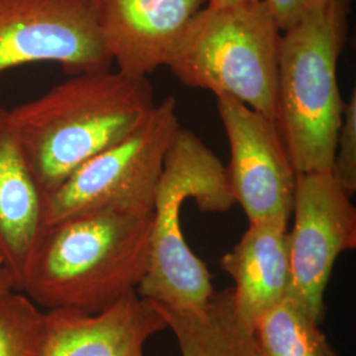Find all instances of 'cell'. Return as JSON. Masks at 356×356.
<instances>
[{"mask_svg": "<svg viewBox=\"0 0 356 356\" xmlns=\"http://www.w3.org/2000/svg\"><path fill=\"white\" fill-rule=\"evenodd\" d=\"M153 210L98 209L47 226L23 292L38 305L98 314L136 291L151 250Z\"/></svg>", "mask_w": 356, "mask_h": 356, "instance_id": "cell-1", "label": "cell"}, {"mask_svg": "<svg viewBox=\"0 0 356 356\" xmlns=\"http://www.w3.org/2000/svg\"><path fill=\"white\" fill-rule=\"evenodd\" d=\"M156 106L148 76L111 69L69 76L8 110L13 132L47 195L126 138Z\"/></svg>", "mask_w": 356, "mask_h": 356, "instance_id": "cell-2", "label": "cell"}, {"mask_svg": "<svg viewBox=\"0 0 356 356\" xmlns=\"http://www.w3.org/2000/svg\"><path fill=\"white\" fill-rule=\"evenodd\" d=\"M351 0H329L281 32L275 122L297 173L330 172L344 102L337 69Z\"/></svg>", "mask_w": 356, "mask_h": 356, "instance_id": "cell-3", "label": "cell"}, {"mask_svg": "<svg viewBox=\"0 0 356 356\" xmlns=\"http://www.w3.org/2000/svg\"><path fill=\"white\" fill-rule=\"evenodd\" d=\"M189 198L207 213H225L235 204L222 161L181 127L166 153L153 206L148 269L136 288L143 298L178 312L202 310L216 292L209 269L182 232V204Z\"/></svg>", "mask_w": 356, "mask_h": 356, "instance_id": "cell-4", "label": "cell"}, {"mask_svg": "<svg viewBox=\"0 0 356 356\" xmlns=\"http://www.w3.org/2000/svg\"><path fill=\"white\" fill-rule=\"evenodd\" d=\"M281 31L264 0L194 16L168 64L191 89L231 97L275 119Z\"/></svg>", "mask_w": 356, "mask_h": 356, "instance_id": "cell-5", "label": "cell"}, {"mask_svg": "<svg viewBox=\"0 0 356 356\" xmlns=\"http://www.w3.org/2000/svg\"><path fill=\"white\" fill-rule=\"evenodd\" d=\"M181 128L168 97L126 138L92 157L47 195V226L98 209L151 211L166 153Z\"/></svg>", "mask_w": 356, "mask_h": 356, "instance_id": "cell-6", "label": "cell"}, {"mask_svg": "<svg viewBox=\"0 0 356 356\" xmlns=\"http://www.w3.org/2000/svg\"><path fill=\"white\" fill-rule=\"evenodd\" d=\"M330 172L297 173L288 231L291 284L288 297L321 325L325 292L341 254L355 250L356 209Z\"/></svg>", "mask_w": 356, "mask_h": 356, "instance_id": "cell-7", "label": "cell"}, {"mask_svg": "<svg viewBox=\"0 0 356 356\" xmlns=\"http://www.w3.org/2000/svg\"><path fill=\"white\" fill-rule=\"evenodd\" d=\"M38 63L67 76L111 69L95 0H0V74Z\"/></svg>", "mask_w": 356, "mask_h": 356, "instance_id": "cell-8", "label": "cell"}, {"mask_svg": "<svg viewBox=\"0 0 356 356\" xmlns=\"http://www.w3.org/2000/svg\"><path fill=\"white\" fill-rule=\"evenodd\" d=\"M218 114L229 139L226 168L235 204L250 223L289 222L297 172L275 119L231 97H216Z\"/></svg>", "mask_w": 356, "mask_h": 356, "instance_id": "cell-9", "label": "cell"}, {"mask_svg": "<svg viewBox=\"0 0 356 356\" xmlns=\"http://www.w3.org/2000/svg\"><path fill=\"white\" fill-rule=\"evenodd\" d=\"M204 0H95L104 49L118 70L148 76L168 60Z\"/></svg>", "mask_w": 356, "mask_h": 356, "instance_id": "cell-10", "label": "cell"}, {"mask_svg": "<svg viewBox=\"0 0 356 356\" xmlns=\"http://www.w3.org/2000/svg\"><path fill=\"white\" fill-rule=\"evenodd\" d=\"M165 329L156 306L134 291L98 314L49 310L42 356H145L147 341Z\"/></svg>", "mask_w": 356, "mask_h": 356, "instance_id": "cell-11", "label": "cell"}, {"mask_svg": "<svg viewBox=\"0 0 356 356\" xmlns=\"http://www.w3.org/2000/svg\"><path fill=\"white\" fill-rule=\"evenodd\" d=\"M47 193L0 107V261L23 292L28 267L47 227Z\"/></svg>", "mask_w": 356, "mask_h": 356, "instance_id": "cell-12", "label": "cell"}, {"mask_svg": "<svg viewBox=\"0 0 356 356\" xmlns=\"http://www.w3.org/2000/svg\"><path fill=\"white\" fill-rule=\"evenodd\" d=\"M220 267L235 282L232 294L239 317L254 327L289 294L288 225L250 223L241 241L222 257Z\"/></svg>", "mask_w": 356, "mask_h": 356, "instance_id": "cell-13", "label": "cell"}, {"mask_svg": "<svg viewBox=\"0 0 356 356\" xmlns=\"http://www.w3.org/2000/svg\"><path fill=\"white\" fill-rule=\"evenodd\" d=\"M152 304L175 332L181 356H257L254 327L239 317L232 288L214 292L200 312Z\"/></svg>", "mask_w": 356, "mask_h": 356, "instance_id": "cell-14", "label": "cell"}, {"mask_svg": "<svg viewBox=\"0 0 356 356\" xmlns=\"http://www.w3.org/2000/svg\"><path fill=\"white\" fill-rule=\"evenodd\" d=\"M254 332L261 356H338L319 323L289 297L257 319Z\"/></svg>", "mask_w": 356, "mask_h": 356, "instance_id": "cell-15", "label": "cell"}, {"mask_svg": "<svg viewBox=\"0 0 356 356\" xmlns=\"http://www.w3.org/2000/svg\"><path fill=\"white\" fill-rule=\"evenodd\" d=\"M47 313L24 292H0V356H42Z\"/></svg>", "mask_w": 356, "mask_h": 356, "instance_id": "cell-16", "label": "cell"}, {"mask_svg": "<svg viewBox=\"0 0 356 356\" xmlns=\"http://www.w3.org/2000/svg\"><path fill=\"white\" fill-rule=\"evenodd\" d=\"M337 182L353 195L356 191V91L344 102L330 170Z\"/></svg>", "mask_w": 356, "mask_h": 356, "instance_id": "cell-17", "label": "cell"}, {"mask_svg": "<svg viewBox=\"0 0 356 356\" xmlns=\"http://www.w3.org/2000/svg\"><path fill=\"white\" fill-rule=\"evenodd\" d=\"M281 32L329 0H264Z\"/></svg>", "mask_w": 356, "mask_h": 356, "instance_id": "cell-18", "label": "cell"}, {"mask_svg": "<svg viewBox=\"0 0 356 356\" xmlns=\"http://www.w3.org/2000/svg\"><path fill=\"white\" fill-rule=\"evenodd\" d=\"M256 0H209V7L213 8H223V7H229V6H238V4H244V3H251Z\"/></svg>", "mask_w": 356, "mask_h": 356, "instance_id": "cell-19", "label": "cell"}, {"mask_svg": "<svg viewBox=\"0 0 356 356\" xmlns=\"http://www.w3.org/2000/svg\"><path fill=\"white\" fill-rule=\"evenodd\" d=\"M6 289H13V281H11L8 272L6 270V268L3 267V264L0 261V292L6 291Z\"/></svg>", "mask_w": 356, "mask_h": 356, "instance_id": "cell-20", "label": "cell"}, {"mask_svg": "<svg viewBox=\"0 0 356 356\" xmlns=\"http://www.w3.org/2000/svg\"><path fill=\"white\" fill-rule=\"evenodd\" d=\"M257 351H259V350H257ZM257 356H261L260 355V353H257Z\"/></svg>", "mask_w": 356, "mask_h": 356, "instance_id": "cell-21", "label": "cell"}]
</instances>
